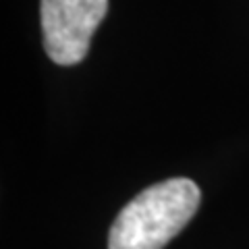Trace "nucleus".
Listing matches in <instances>:
<instances>
[{
  "label": "nucleus",
  "instance_id": "nucleus-1",
  "mask_svg": "<svg viewBox=\"0 0 249 249\" xmlns=\"http://www.w3.org/2000/svg\"><path fill=\"white\" fill-rule=\"evenodd\" d=\"M199 201V187L191 178L150 185L114 218L108 249H164L196 216Z\"/></svg>",
  "mask_w": 249,
  "mask_h": 249
},
{
  "label": "nucleus",
  "instance_id": "nucleus-2",
  "mask_svg": "<svg viewBox=\"0 0 249 249\" xmlns=\"http://www.w3.org/2000/svg\"><path fill=\"white\" fill-rule=\"evenodd\" d=\"M106 13L108 0H42V36L50 60L62 67L81 62Z\"/></svg>",
  "mask_w": 249,
  "mask_h": 249
}]
</instances>
